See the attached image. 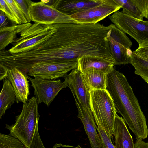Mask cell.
Listing matches in <instances>:
<instances>
[{
	"label": "cell",
	"instance_id": "obj_13",
	"mask_svg": "<svg viewBox=\"0 0 148 148\" xmlns=\"http://www.w3.org/2000/svg\"><path fill=\"white\" fill-rule=\"evenodd\" d=\"M16 67L9 69L7 78L12 85L17 103L27 102L30 94L29 82L26 75Z\"/></svg>",
	"mask_w": 148,
	"mask_h": 148
},
{
	"label": "cell",
	"instance_id": "obj_14",
	"mask_svg": "<svg viewBox=\"0 0 148 148\" xmlns=\"http://www.w3.org/2000/svg\"><path fill=\"white\" fill-rule=\"evenodd\" d=\"M104 0H51L50 5L69 16L86 10L97 5Z\"/></svg>",
	"mask_w": 148,
	"mask_h": 148
},
{
	"label": "cell",
	"instance_id": "obj_29",
	"mask_svg": "<svg viewBox=\"0 0 148 148\" xmlns=\"http://www.w3.org/2000/svg\"><path fill=\"white\" fill-rule=\"evenodd\" d=\"M133 52L139 56L148 58V46L138 48Z\"/></svg>",
	"mask_w": 148,
	"mask_h": 148
},
{
	"label": "cell",
	"instance_id": "obj_1",
	"mask_svg": "<svg viewBox=\"0 0 148 148\" xmlns=\"http://www.w3.org/2000/svg\"><path fill=\"white\" fill-rule=\"evenodd\" d=\"M106 90L116 113L123 116L136 140L146 138L148 130L145 117L125 76L113 68L107 75Z\"/></svg>",
	"mask_w": 148,
	"mask_h": 148
},
{
	"label": "cell",
	"instance_id": "obj_11",
	"mask_svg": "<svg viewBox=\"0 0 148 148\" xmlns=\"http://www.w3.org/2000/svg\"><path fill=\"white\" fill-rule=\"evenodd\" d=\"M73 96L82 105L90 109V92L83 77L82 72L78 68L72 70L63 77Z\"/></svg>",
	"mask_w": 148,
	"mask_h": 148
},
{
	"label": "cell",
	"instance_id": "obj_34",
	"mask_svg": "<svg viewBox=\"0 0 148 148\" xmlns=\"http://www.w3.org/2000/svg\"><path fill=\"white\" fill-rule=\"evenodd\" d=\"M79 148H82L81 147H80Z\"/></svg>",
	"mask_w": 148,
	"mask_h": 148
},
{
	"label": "cell",
	"instance_id": "obj_27",
	"mask_svg": "<svg viewBox=\"0 0 148 148\" xmlns=\"http://www.w3.org/2000/svg\"><path fill=\"white\" fill-rule=\"evenodd\" d=\"M27 19L28 23H29L31 19L29 11V1L28 0H15Z\"/></svg>",
	"mask_w": 148,
	"mask_h": 148
},
{
	"label": "cell",
	"instance_id": "obj_8",
	"mask_svg": "<svg viewBox=\"0 0 148 148\" xmlns=\"http://www.w3.org/2000/svg\"><path fill=\"white\" fill-rule=\"evenodd\" d=\"M110 28L108 35V40L115 65L130 63V58L127 51L132 46L131 41L126 34L113 24L109 25Z\"/></svg>",
	"mask_w": 148,
	"mask_h": 148
},
{
	"label": "cell",
	"instance_id": "obj_20",
	"mask_svg": "<svg viewBox=\"0 0 148 148\" xmlns=\"http://www.w3.org/2000/svg\"><path fill=\"white\" fill-rule=\"evenodd\" d=\"M17 25L0 28V51L13 43L16 36Z\"/></svg>",
	"mask_w": 148,
	"mask_h": 148
},
{
	"label": "cell",
	"instance_id": "obj_5",
	"mask_svg": "<svg viewBox=\"0 0 148 148\" xmlns=\"http://www.w3.org/2000/svg\"><path fill=\"white\" fill-rule=\"evenodd\" d=\"M108 18L119 29L137 42L138 48L148 46V21L138 19L118 11Z\"/></svg>",
	"mask_w": 148,
	"mask_h": 148
},
{
	"label": "cell",
	"instance_id": "obj_15",
	"mask_svg": "<svg viewBox=\"0 0 148 148\" xmlns=\"http://www.w3.org/2000/svg\"><path fill=\"white\" fill-rule=\"evenodd\" d=\"M78 68L82 72L93 69L108 73L113 69L115 65L114 60L101 57L85 55L78 58Z\"/></svg>",
	"mask_w": 148,
	"mask_h": 148
},
{
	"label": "cell",
	"instance_id": "obj_12",
	"mask_svg": "<svg viewBox=\"0 0 148 148\" xmlns=\"http://www.w3.org/2000/svg\"><path fill=\"white\" fill-rule=\"evenodd\" d=\"M74 97L78 110L77 116L83 124L91 148H106L97 132V126L91 109L82 105Z\"/></svg>",
	"mask_w": 148,
	"mask_h": 148
},
{
	"label": "cell",
	"instance_id": "obj_26",
	"mask_svg": "<svg viewBox=\"0 0 148 148\" xmlns=\"http://www.w3.org/2000/svg\"><path fill=\"white\" fill-rule=\"evenodd\" d=\"M143 17L148 19V0H132Z\"/></svg>",
	"mask_w": 148,
	"mask_h": 148
},
{
	"label": "cell",
	"instance_id": "obj_25",
	"mask_svg": "<svg viewBox=\"0 0 148 148\" xmlns=\"http://www.w3.org/2000/svg\"><path fill=\"white\" fill-rule=\"evenodd\" d=\"M0 10L5 13L8 19L13 23L19 25L18 21L11 7L5 0H0Z\"/></svg>",
	"mask_w": 148,
	"mask_h": 148
},
{
	"label": "cell",
	"instance_id": "obj_17",
	"mask_svg": "<svg viewBox=\"0 0 148 148\" xmlns=\"http://www.w3.org/2000/svg\"><path fill=\"white\" fill-rule=\"evenodd\" d=\"M82 73L90 92L94 90H106L107 73L90 69Z\"/></svg>",
	"mask_w": 148,
	"mask_h": 148
},
{
	"label": "cell",
	"instance_id": "obj_21",
	"mask_svg": "<svg viewBox=\"0 0 148 148\" xmlns=\"http://www.w3.org/2000/svg\"><path fill=\"white\" fill-rule=\"evenodd\" d=\"M123 9V13L134 18L143 20V17L132 0H114Z\"/></svg>",
	"mask_w": 148,
	"mask_h": 148
},
{
	"label": "cell",
	"instance_id": "obj_2",
	"mask_svg": "<svg viewBox=\"0 0 148 148\" xmlns=\"http://www.w3.org/2000/svg\"><path fill=\"white\" fill-rule=\"evenodd\" d=\"M38 104L37 98L32 97L23 103L20 114L16 116L15 123L6 125L10 132L9 135L18 139L26 148H30L38 125Z\"/></svg>",
	"mask_w": 148,
	"mask_h": 148
},
{
	"label": "cell",
	"instance_id": "obj_3",
	"mask_svg": "<svg viewBox=\"0 0 148 148\" xmlns=\"http://www.w3.org/2000/svg\"><path fill=\"white\" fill-rule=\"evenodd\" d=\"M17 30L20 37L14 40L12 47L8 50L12 53L31 49L49 39L57 29L55 24L47 25L27 23L17 25Z\"/></svg>",
	"mask_w": 148,
	"mask_h": 148
},
{
	"label": "cell",
	"instance_id": "obj_31",
	"mask_svg": "<svg viewBox=\"0 0 148 148\" xmlns=\"http://www.w3.org/2000/svg\"><path fill=\"white\" fill-rule=\"evenodd\" d=\"M9 69L0 64V80L1 81L7 77Z\"/></svg>",
	"mask_w": 148,
	"mask_h": 148
},
{
	"label": "cell",
	"instance_id": "obj_22",
	"mask_svg": "<svg viewBox=\"0 0 148 148\" xmlns=\"http://www.w3.org/2000/svg\"><path fill=\"white\" fill-rule=\"evenodd\" d=\"M0 148H26L18 139L9 135L0 134Z\"/></svg>",
	"mask_w": 148,
	"mask_h": 148
},
{
	"label": "cell",
	"instance_id": "obj_30",
	"mask_svg": "<svg viewBox=\"0 0 148 148\" xmlns=\"http://www.w3.org/2000/svg\"><path fill=\"white\" fill-rule=\"evenodd\" d=\"M8 18L6 16L5 13L0 10V28L8 27L7 25L8 23Z\"/></svg>",
	"mask_w": 148,
	"mask_h": 148
},
{
	"label": "cell",
	"instance_id": "obj_32",
	"mask_svg": "<svg viewBox=\"0 0 148 148\" xmlns=\"http://www.w3.org/2000/svg\"><path fill=\"white\" fill-rule=\"evenodd\" d=\"M134 148H148V142H145L142 140H137L134 144Z\"/></svg>",
	"mask_w": 148,
	"mask_h": 148
},
{
	"label": "cell",
	"instance_id": "obj_7",
	"mask_svg": "<svg viewBox=\"0 0 148 148\" xmlns=\"http://www.w3.org/2000/svg\"><path fill=\"white\" fill-rule=\"evenodd\" d=\"M77 60L68 62H42L32 66L28 75L34 77L48 80H55L64 77L68 72L77 68Z\"/></svg>",
	"mask_w": 148,
	"mask_h": 148
},
{
	"label": "cell",
	"instance_id": "obj_19",
	"mask_svg": "<svg viewBox=\"0 0 148 148\" xmlns=\"http://www.w3.org/2000/svg\"><path fill=\"white\" fill-rule=\"evenodd\" d=\"M130 63L135 69V74L140 76L146 82L148 81V59L133 52Z\"/></svg>",
	"mask_w": 148,
	"mask_h": 148
},
{
	"label": "cell",
	"instance_id": "obj_28",
	"mask_svg": "<svg viewBox=\"0 0 148 148\" xmlns=\"http://www.w3.org/2000/svg\"><path fill=\"white\" fill-rule=\"evenodd\" d=\"M30 148H45L41 139L38 129V125Z\"/></svg>",
	"mask_w": 148,
	"mask_h": 148
},
{
	"label": "cell",
	"instance_id": "obj_9",
	"mask_svg": "<svg viewBox=\"0 0 148 148\" xmlns=\"http://www.w3.org/2000/svg\"><path fill=\"white\" fill-rule=\"evenodd\" d=\"M34 89V94L38 104L43 103L49 106L59 92L68 86L64 81L62 82L60 79H45L38 77L32 78L27 74Z\"/></svg>",
	"mask_w": 148,
	"mask_h": 148
},
{
	"label": "cell",
	"instance_id": "obj_4",
	"mask_svg": "<svg viewBox=\"0 0 148 148\" xmlns=\"http://www.w3.org/2000/svg\"><path fill=\"white\" fill-rule=\"evenodd\" d=\"M90 96V109L95 122L100 123L112 138L117 113L111 97L106 90H92Z\"/></svg>",
	"mask_w": 148,
	"mask_h": 148
},
{
	"label": "cell",
	"instance_id": "obj_10",
	"mask_svg": "<svg viewBox=\"0 0 148 148\" xmlns=\"http://www.w3.org/2000/svg\"><path fill=\"white\" fill-rule=\"evenodd\" d=\"M121 8L114 0H104L97 5L70 16L78 23L95 24Z\"/></svg>",
	"mask_w": 148,
	"mask_h": 148
},
{
	"label": "cell",
	"instance_id": "obj_33",
	"mask_svg": "<svg viewBox=\"0 0 148 148\" xmlns=\"http://www.w3.org/2000/svg\"><path fill=\"white\" fill-rule=\"evenodd\" d=\"M146 82H147V84H148V81H147Z\"/></svg>",
	"mask_w": 148,
	"mask_h": 148
},
{
	"label": "cell",
	"instance_id": "obj_18",
	"mask_svg": "<svg viewBox=\"0 0 148 148\" xmlns=\"http://www.w3.org/2000/svg\"><path fill=\"white\" fill-rule=\"evenodd\" d=\"M3 87L0 94V119L6 110L16 101L13 88L7 78L3 80Z\"/></svg>",
	"mask_w": 148,
	"mask_h": 148
},
{
	"label": "cell",
	"instance_id": "obj_16",
	"mask_svg": "<svg viewBox=\"0 0 148 148\" xmlns=\"http://www.w3.org/2000/svg\"><path fill=\"white\" fill-rule=\"evenodd\" d=\"M113 135L115 148H134L133 139L124 119L116 114Z\"/></svg>",
	"mask_w": 148,
	"mask_h": 148
},
{
	"label": "cell",
	"instance_id": "obj_23",
	"mask_svg": "<svg viewBox=\"0 0 148 148\" xmlns=\"http://www.w3.org/2000/svg\"><path fill=\"white\" fill-rule=\"evenodd\" d=\"M97 125V129L100 139L106 148H115L112 143L111 137L104 128L99 123L95 122Z\"/></svg>",
	"mask_w": 148,
	"mask_h": 148
},
{
	"label": "cell",
	"instance_id": "obj_24",
	"mask_svg": "<svg viewBox=\"0 0 148 148\" xmlns=\"http://www.w3.org/2000/svg\"><path fill=\"white\" fill-rule=\"evenodd\" d=\"M12 9L18 19L19 25L28 23V21L15 0H5Z\"/></svg>",
	"mask_w": 148,
	"mask_h": 148
},
{
	"label": "cell",
	"instance_id": "obj_6",
	"mask_svg": "<svg viewBox=\"0 0 148 148\" xmlns=\"http://www.w3.org/2000/svg\"><path fill=\"white\" fill-rule=\"evenodd\" d=\"M29 11L31 21L35 23L50 25L76 23L69 16L60 12L53 6L40 2L29 1Z\"/></svg>",
	"mask_w": 148,
	"mask_h": 148
}]
</instances>
